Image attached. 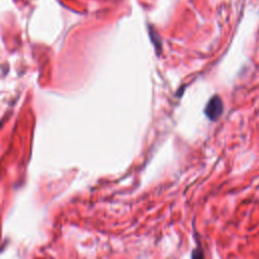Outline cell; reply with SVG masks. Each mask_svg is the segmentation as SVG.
<instances>
[{"label":"cell","instance_id":"cell-1","mask_svg":"<svg viewBox=\"0 0 259 259\" xmlns=\"http://www.w3.org/2000/svg\"><path fill=\"white\" fill-rule=\"evenodd\" d=\"M223 110H224V105H223L222 98L219 95H213L206 103V106L204 108V113L210 120L214 121L222 115Z\"/></svg>","mask_w":259,"mask_h":259}]
</instances>
